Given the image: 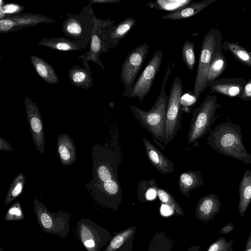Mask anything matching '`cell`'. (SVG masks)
Returning <instances> with one entry per match:
<instances>
[{"mask_svg": "<svg viewBox=\"0 0 251 251\" xmlns=\"http://www.w3.org/2000/svg\"><path fill=\"white\" fill-rule=\"evenodd\" d=\"M241 127L230 122L218 125L209 133L207 144L224 155L251 164V154L242 141Z\"/></svg>", "mask_w": 251, "mask_h": 251, "instance_id": "6da1fadb", "label": "cell"}, {"mask_svg": "<svg viewBox=\"0 0 251 251\" xmlns=\"http://www.w3.org/2000/svg\"><path fill=\"white\" fill-rule=\"evenodd\" d=\"M172 70L168 65L164 77L160 92L152 107L145 111L134 105H130L131 111L141 125L151 134L157 145L164 147L165 140V124L168 96L165 92L167 80Z\"/></svg>", "mask_w": 251, "mask_h": 251, "instance_id": "7a4b0ae2", "label": "cell"}, {"mask_svg": "<svg viewBox=\"0 0 251 251\" xmlns=\"http://www.w3.org/2000/svg\"><path fill=\"white\" fill-rule=\"evenodd\" d=\"M96 16L90 3L84 6L79 14H67L63 22V33L69 39L79 42L86 50L91 41Z\"/></svg>", "mask_w": 251, "mask_h": 251, "instance_id": "3957f363", "label": "cell"}, {"mask_svg": "<svg viewBox=\"0 0 251 251\" xmlns=\"http://www.w3.org/2000/svg\"><path fill=\"white\" fill-rule=\"evenodd\" d=\"M220 108L217 97L210 95L193 111L187 135L189 144L196 143L207 133L215 121L217 110Z\"/></svg>", "mask_w": 251, "mask_h": 251, "instance_id": "277c9868", "label": "cell"}, {"mask_svg": "<svg viewBox=\"0 0 251 251\" xmlns=\"http://www.w3.org/2000/svg\"><path fill=\"white\" fill-rule=\"evenodd\" d=\"M93 179L105 182L119 179L118 167L121 162L119 154L105 147L96 145L92 152Z\"/></svg>", "mask_w": 251, "mask_h": 251, "instance_id": "5b68a950", "label": "cell"}, {"mask_svg": "<svg viewBox=\"0 0 251 251\" xmlns=\"http://www.w3.org/2000/svg\"><path fill=\"white\" fill-rule=\"evenodd\" d=\"M222 40L221 33L216 28L211 29L203 39L193 90L199 97L205 89L206 77L212 55L218 43Z\"/></svg>", "mask_w": 251, "mask_h": 251, "instance_id": "8992f818", "label": "cell"}, {"mask_svg": "<svg viewBox=\"0 0 251 251\" xmlns=\"http://www.w3.org/2000/svg\"><path fill=\"white\" fill-rule=\"evenodd\" d=\"M183 93V86L179 76H177L174 80L169 95L166 110L165 124V147L172 141L178 131L182 129L181 121L183 111L180 100Z\"/></svg>", "mask_w": 251, "mask_h": 251, "instance_id": "52a82bcc", "label": "cell"}, {"mask_svg": "<svg viewBox=\"0 0 251 251\" xmlns=\"http://www.w3.org/2000/svg\"><path fill=\"white\" fill-rule=\"evenodd\" d=\"M33 203L39 225L43 230L64 238L70 230V215L62 211L57 213L49 211L37 198Z\"/></svg>", "mask_w": 251, "mask_h": 251, "instance_id": "ba28073f", "label": "cell"}, {"mask_svg": "<svg viewBox=\"0 0 251 251\" xmlns=\"http://www.w3.org/2000/svg\"><path fill=\"white\" fill-rule=\"evenodd\" d=\"M149 46L143 43L126 55L122 66L120 79L125 87L123 96L128 97L131 94L135 79L144 63L149 51Z\"/></svg>", "mask_w": 251, "mask_h": 251, "instance_id": "9c48e42d", "label": "cell"}, {"mask_svg": "<svg viewBox=\"0 0 251 251\" xmlns=\"http://www.w3.org/2000/svg\"><path fill=\"white\" fill-rule=\"evenodd\" d=\"M86 187L96 201L106 207L116 210L122 201L119 179L101 182L92 179Z\"/></svg>", "mask_w": 251, "mask_h": 251, "instance_id": "30bf717a", "label": "cell"}, {"mask_svg": "<svg viewBox=\"0 0 251 251\" xmlns=\"http://www.w3.org/2000/svg\"><path fill=\"white\" fill-rule=\"evenodd\" d=\"M77 232L87 251H101L110 241V233L92 221L82 219L77 224Z\"/></svg>", "mask_w": 251, "mask_h": 251, "instance_id": "8fae6325", "label": "cell"}, {"mask_svg": "<svg viewBox=\"0 0 251 251\" xmlns=\"http://www.w3.org/2000/svg\"><path fill=\"white\" fill-rule=\"evenodd\" d=\"M114 21L110 19H103L95 17L89 50L84 54L78 56L82 62L91 61L98 64L101 69H105L100 59V55L106 52L104 42L105 33L108 28L114 25Z\"/></svg>", "mask_w": 251, "mask_h": 251, "instance_id": "7c38bea8", "label": "cell"}, {"mask_svg": "<svg viewBox=\"0 0 251 251\" xmlns=\"http://www.w3.org/2000/svg\"><path fill=\"white\" fill-rule=\"evenodd\" d=\"M163 51H156L148 65L134 84L132 92L128 98L137 97L142 101L149 94L155 77L158 72L162 61Z\"/></svg>", "mask_w": 251, "mask_h": 251, "instance_id": "4fadbf2b", "label": "cell"}, {"mask_svg": "<svg viewBox=\"0 0 251 251\" xmlns=\"http://www.w3.org/2000/svg\"><path fill=\"white\" fill-rule=\"evenodd\" d=\"M0 20V33L17 31L39 24L55 22L53 19L44 15L28 13L7 16Z\"/></svg>", "mask_w": 251, "mask_h": 251, "instance_id": "5bb4252c", "label": "cell"}, {"mask_svg": "<svg viewBox=\"0 0 251 251\" xmlns=\"http://www.w3.org/2000/svg\"><path fill=\"white\" fill-rule=\"evenodd\" d=\"M24 101L32 140L38 151L43 155L45 150V134L39 108L28 97H25Z\"/></svg>", "mask_w": 251, "mask_h": 251, "instance_id": "9a60e30c", "label": "cell"}, {"mask_svg": "<svg viewBox=\"0 0 251 251\" xmlns=\"http://www.w3.org/2000/svg\"><path fill=\"white\" fill-rule=\"evenodd\" d=\"M246 81L242 77L221 78L213 81L205 86L211 93H217L229 97H239L242 93Z\"/></svg>", "mask_w": 251, "mask_h": 251, "instance_id": "2e32d148", "label": "cell"}, {"mask_svg": "<svg viewBox=\"0 0 251 251\" xmlns=\"http://www.w3.org/2000/svg\"><path fill=\"white\" fill-rule=\"evenodd\" d=\"M222 203L218 197L212 193L200 198L195 211L196 218L208 222L220 213Z\"/></svg>", "mask_w": 251, "mask_h": 251, "instance_id": "e0dca14e", "label": "cell"}, {"mask_svg": "<svg viewBox=\"0 0 251 251\" xmlns=\"http://www.w3.org/2000/svg\"><path fill=\"white\" fill-rule=\"evenodd\" d=\"M135 19L130 17H127L106 30L104 42L106 52L109 49L117 47L120 41L124 38L135 25Z\"/></svg>", "mask_w": 251, "mask_h": 251, "instance_id": "ac0fdd59", "label": "cell"}, {"mask_svg": "<svg viewBox=\"0 0 251 251\" xmlns=\"http://www.w3.org/2000/svg\"><path fill=\"white\" fill-rule=\"evenodd\" d=\"M147 157L156 170L163 175L172 173L174 171V164L146 138L142 139Z\"/></svg>", "mask_w": 251, "mask_h": 251, "instance_id": "d6986e66", "label": "cell"}, {"mask_svg": "<svg viewBox=\"0 0 251 251\" xmlns=\"http://www.w3.org/2000/svg\"><path fill=\"white\" fill-rule=\"evenodd\" d=\"M136 228L129 227L114 233L107 246L102 251H132Z\"/></svg>", "mask_w": 251, "mask_h": 251, "instance_id": "ffe728a7", "label": "cell"}, {"mask_svg": "<svg viewBox=\"0 0 251 251\" xmlns=\"http://www.w3.org/2000/svg\"><path fill=\"white\" fill-rule=\"evenodd\" d=\"M83 67L77 65L73 66L69 70V78L75 86L88 89L93 85L92 72L88 62H82Z\"/></svg>", "mask_w": 251, "mask_h": 251, "instance_id": "44dd1931", "label": "cell"}, {"mask_svg": "<svg viewBox=\"0 0 251 251\" xmlns=\"http://www.w3.org/2000/svg\"><path fill=\"white\" fill-rule=\"evenodd\" d=\"M57 151L60 161L64 165H71L76 159L75 146L68 134H61L58 137Z\"/></svg>", "mask_w": 251, "mask_h": 251, "instance_id": "7402d4cb", "label": "cell"}, {"mask_svg": "<svg viewBox=\"0 0 251 251\" xmlns=\"http://www.w3.org/2000/svg\"><path fill=\"white\" fill-rule=\"evenodd\" d=\"M203 185L202 175L200 171H186L179 176L178 188L181 193L190 197V192L197 189Z\"/></svg>", "mask_w": 251, "mask_h": 251, "instance_id": "603a6c76", "label": "cell"}, {"mask_svg": "<svg viewBox=\"0 0 251 251\" xmlns=\"http://www.w3.org/2000/svg\"><path fill=\"white\" fill-rule=\"evenodd\" d=\"M216 0H204L199 2H191L179 9L168 13L163 16L162 18L165 20H173L185 19L196 15Z\"/></svg>", "mask_w": 251, "mask_h": 251, "instance_id": "cb8c5ba5", "label": "cell"}, {"mask_svg": "<svg viewBox=\"0 0 251 251\" xmlns=\"http://www.w3.org/2000/svg\"><path fill=\"white\" fill-rule=\"evenodd\" d=\"M38 45L61 51L85 50L84 47L79 42L63 37H52L50 39L44 37L38 42Z\"/></svg>", "mask_w": 251, "mask_h": 251, "instance_id": "d4e9b609", "label": "cell"}, {"mask_svg": "<svg viewBox=\"0 0 251 251\" xmlns=\"http://www.w3.org/2000/svg\"><path fill=\"white\" fill-rule=\"evenodd\" d=\"M226 59L222 48V41L219 42L214 51L206 77V83L216 80L225 71ZM206 86V85H205Z\"/></svg>", "mask_w": 251, "mask_h": 251, "instance_id": "484cf974", "label": "cell"}, {"mask_svg": "<svg viewBox=\"0 0 251 251\" xmlns=\"http://www.w3.org/2000/svg\"><path fill=\"white\" fill-rule=\"evenodd\" d=\"M30 59L34 70L42 80L50 84H56L59 82L54 69L49 63L35 55H31Z\"/></svg>", "mask_w": 251, "mask_h": 251, "instance_id": "4316f807", "label": "cell"}, {"mask_svg": "<svg viewBox=\"0 0 251 251\" xmlns=\"http://www.w3.org/2000/svg\"><path fill=\"white\" fill-rule=\"evenodd\" d=\"M238 209L241 217L245 215L251 203V171L247 170L239 184Z\"/></svg>", "mask_w": 251, "mask_h": 251, "instance_id": "83f0119b", "label": "cell"}, {"mask_svg": "<svg viewBox=\"0 0 251 251\" xmlns=\"http://www.w3.org/2000/svg\"><path fill=\"white\" fill-rule=\"evenodd\" d=\"M159 187L154 178L140 181L137 188L138 199L142 202H146L155 199Z\"/></svg>", "mask_w": 251, "mask_h": 251, "instance_id": "f1b7e54d", "label": "cell"}, {"mask_svg": "<svg viewBox=\"0 0 251 251\" xmlns=\"http://www.w3.org/2000/svg\"><path fill=\"white\" fill-rule=\"evenodd\" d=\"M222 48L229 51L233 57L242 64L251 67V52L237 43L224 41Z\"/></svg>", "mask_w": 251, "mask_h": 251, "instance_id": "f546056e", "label": "cell"}, {"mask_svg": "<svg viewBox=\"0 0 251 251\" xmlns=\"http://www.w3.org/2000/svg\"><path fill=\"white\" fill-rule=\"evenodd\" d=\"M193 1V0H158L149 2L146 5L151 8L173 12L183 7Z\"/></svg>", "mask_w": 251, "mask_h": 251, "instance_id": "4dcf8cb0", "label": "cell"}, {"mask_svg": "<svg viewBox=\"0 0 251 251\" xmlns=\"http://www.w3.org/2000/svg\"><path fill=\"white\" fill-rule=\"evenodd\" d=\"M173 241L165 233L159 232L152 237L148 251H171Z\"/></svg>", "mask_w": 251, "mask_h": 251, "instance_id": "1f68e13d", "label": "cell"}, {"mask_svg": "<svg viewBox=\"0 0 251 251\" xmlns=\"http://www.w3.org/2000/svg\"><path fill=\"white\" fill-rule=\"evenodd\" d=\"M25 184V177L23 174H19L12 181L8 191L5 204L7 205L19 196L23 191Z\"/></svg>", "mask_w": 251, "mask_h": 251, "instance_id": "d6a6232c", "label": "cell"}, {"mask_svg": "<svg viewBox=\"0 0 251 251\" xmlns=\"http://www.w3.org/2000/svg\"><path fill=\"white\" fill-rule=\"evenodd\" d=\"M157 195L160 201L171 207L176 215L183 216L184 213L179 203L174 197L167 190L159 187Z\"/></svg>", "mask_w": 251, "mask_h": 251, "instance_id": "836d02e7", "label": "cell"}, {"mask_svg": "<svg viewBox=\"0 0 251 251\" xmlns=\"http://www.w3.org/2000/svg\"><path fill=\"white\" fill-rule=\"evenodd\" d=\"M182 60L190 71H193L196 62L194 44L190 40L186 41L182 49Z\"/></svg>", "mask_w": 251, "mask_h": 251, "instance_id": "e575fe53", "label": "cell"}, {"mask_svg": "<svg viewBox=\"0 0 251 251\" xmlns=\"http://www.w3.org/2000/svg\"><path fill=\"white\" fill-rule=\"evenodd\" d=\"M199 98V97L192 91H188L182 93L180 100L182 111L188 113H190Z\"/></svg>", "mask_w": 251, "mask_h": 251, "instance_id": "d590c367", "label": "cell"}, {"mask_svg": "<svg viewBox=\"0 0 251 251\" xmlns=\"http://www.w3.org/2000/svg\"><path fill=\"white\" fill-rule=\"evenodd\" d=\"M233 240L227 241L220 236L210 245L207 251H233Z\"/></svg>", "mask_w": 251, "mask_h": 251, "instance_id": "8d00e7d4", "label": "cell"}, {"mask_svg": "<svg viewBox=\"0 0 251 251\" xmlns=\"http://www.w3.org/2000/svg\"><path fill=\"white\" fill-rule=\"evenodd\" d=\"M2 0H0V18L2 19L7 16H11L18 14L24 9V7L15 3L2 4Z\"/></svg>", "mask_w": 251, "mask_h": 251, "instance_id": "74e56055", "label": "cell"}, {"mask_svg": "<svg viewBox=\"0 0 251 251\" xmlns=\"http://www.w3.org/2000/svg\"><path fill=\"white\" fill-rule=\"evenodd\" d=\"M24 218V215L19 202L13 204L7 211L4 219L6 221H19Z\"/></svg>", "mask_w": 251, "mask_h": 251, "instance_id": "f35d334b", "label": "cell"}, {"mask_svg": "<svg viewBox=\"0 0 251 251\" xmlns=\"http://www.w3.org/2000/svg\"><path fill=\"white\" fill-rule=\"evenodd\" d=\"M239 98L243 101L251 100V78L246 81L243 91Z\"/></svg>", "mask_w": 251, "mask_h": 251, "instance_id": "ab89813d", "label": "cell"}, {"mask_svg": "<svg viewBox=\"0 0 251 251\" xmlns=\"http://www.w3.org/2000/svg\"><path fill=\"white\" fill-rule=\"evenodd\" d=\"M234 229V226L232 223H228L221 228L220 233L222 234H226L231 232Z\"/></svg>", "mask_w": 251, "mask_h": 251, "instance_id": "60d3db41", "label": "cell"}, {"mask_svg": "<svg viewBox=\"0 0 251 251\" xmlns=\"http://www.w3.org/2000/svg\"><path fill=\"white\" fill-rule=\"evenodd\" d=\"M0 150L6 151H11L12 148L10 144L7 142L4 139L0 138Z\"/></svg>", "mask_w": 251, "mask_h": 251, "instance_id": "b9f144b4", "label": "cell"}, {"mask_svg": "<svg viewBox=\"0 0 251 251\" xmlns=\"http://www.w3.org/2000/svg\"><path fill=\"white\" fill-rule=\"evenodd\" d=\"M121 0H89V3L112 4L120 2Z\"/></svg>", "mask_w": 251, "mask_h": 251, "instance_id": "7bdbcfd3", "label": "cell"}, {"mask_svg": "<svg viewBox=\"0 0 251 251\" xmlns=\"http://www.w3.org/2000/svg\"><path fill=\"white\" fill-rule=\"evenodd\" d=\"M173 209L168 205L163 204L161 207V212L162 215L168 216L171 214L173 212Z\"/></svg>", "mask_w": 251, "mask_h": 251, "instance_id": "ee69618b", "label": "cell"}, {"mask_svg": "<svg viewBox=\"0 0 251 251\" xmlns=\"http://www.w3.org/2000/svg\"><path fill=\"white\" fill-rule=\"evenodd\" d=\"M244 251H251V231L247 237Z\"/></svg>", "mask_w": 251, "mask_h": 251, "instance_id": "f6af8a7d", "label": "cell"}, {"mask_svg": "<svg viewBox=\"0 0 251 251\" xmlns=\"http://www.w3.org/2000/svg\"><path fill=\"white\" fill-rule=\"evenodd\" d=\"M201 249V246L200 245H196L190 247L187 251H200Z\"/></svg>", "mask_w": 251, "mask_h": 251, "instance_id": "bcb514c9", "label": "cell"}, {"mask_svg": "<svg viewBox=\"0 0 251 251\" xmlns=\"http://www.w3.org/2000/svg\"><path fill=\"white\" fill-rule=\"evenodd\" d=\"M0 251H2V250L1 248H0Z\"/></svg>", "mask_w": 251, "mask_h": 251, "instance_id": "7dc6e473", "label": "cell"}]
</instances>
